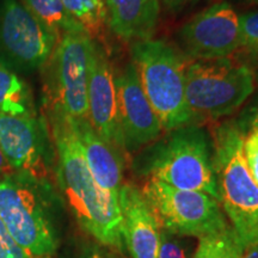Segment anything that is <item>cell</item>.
<instances>
[{"label":"cell","mask_w":258,"mask_h":258,"mask_svg":"<svg viewBox=\"0 0 258 258\" xmlns=\"http://www.w3.org/2000/svg\"><path fill=\"white\" fill-rule=\"evenodd\" d=\"M15 172V169L6 159L4 152L0 148V177H10Z\"/></svg>","instance_id":"cell-28"},{"label":"cell","mask_w":258,"mask_h":258,"mask_svg":"<svg viewBox=\"0 0 258 258\" xmlns=\"http://www.w3.org/2000/svg\"><path fill=\"white\" fill-rule=\"evenodd\" d=\"M241 258H258V244L245 250Z\"/></svg>","instance_id":"cell-29"},{"label":"cell","mask_w":258,"mask_h":258,"mask_svg":"<svg viewBox=\"0 0 258 258\" xmlns=\"http://www.w3.org/2000/svg\"><path fill=\"white\" fill-rule=\"evenodd\" d=\"M0 111L6 114L35 112L31 93L23 80L0 62Z\"/></svg>","instance_id":"cell-19"},{"label":"cell","mask_w":258,"mask_h":258,"mask_svg":"<svg viewBox=\"0 0 258 258\" xmlns=\"http://www.w3.org/2000/svg\"><path fill=\"white\" fill-rule=\"evenodd\" d=\"M235 59H238L241 62L249 66V69L252 71L256 86L258 85V50L257 51H243L238 50L233 55Z\"/></svg>","instance_id":"cell-26"},{"label":"cell","mask_w":258,"mask_h":258,"mask_svg":"<svg viewBox=\"0 0 258 258\" xmlns=\"http://www.w3.org/2000/svg\"><path fill=\"white\" fill-rule=\"evenodd\" d=\"M132 170L138 177L157 179L178 189L198 190L219 201L214 167V140L199 123L165 131L134 154Z\"/></svg>","instance_id":"cell-2"},{"label":"cell","mask_w":258,"mask_h":258,"mask_svg":"<svg viewBox=\"0 0 258 258\" xmlns=\"http://www.w3.org/2000/svg\"><path fill=\"white\" fill-rule=\"evenodd\" d=\"M57 156L59 184L79 225L96 240L122 250L123 228L118 195L103 190L92 176L72 120L60 112L47 111Z\"/></svg>","instance_id":"cell-1"},{"label":"cell","mask_w":258,"mask_h":258,"mask_svg":"<svg viewBox=\"0 0 258 258\" xmlns=\"http://www.w3.org/2000/svg\"><path fill=\"white\" fill-rule=\"evenodd\" d=\"M0 258H35L16 243L0 218Z\"/></svg>","instance_id":"cell-25"},{"label":"cell","mask_w":258,"mask_h":258,"mask_svg":"<svg viewBox=\"0 0 258 258\" xmlns=\"http://www.w3.org/2000/svg\"><path fill=\"white\" fill-rule=\"evenodd\" d=\"M244 251L243 244L230 225L218 233L200 238L191 258H241Z\"/></svg>","instance_id":"cell-20"},{"label":"cell","mask_w":258,"mask_h":258,"mask_svg":"<svg viewBox=\"0 0 258 258\" xmlns=\"http://www.w3.org/2000/svg\"><path fill=\"white\" fill-rule=\"evenodd\" d=\"M254 91L252 71L234 56L189 61L186 66L185 96L194 123L234 114Z\"/></svg>","instance_id":"cell-5"},{"label":"cell","mask_w":258,"mask_h":258,"mask_svg":"<svg viewBox=\"0 0 258 258\" xmlns=\"http://www.w3.org/2000/svg\"><path fill=\"white\" fill-rule=\"evenodd\" d=\"M140 189L160 227L171 233L200 239L230 226L220 202L208 194L157 179H146Z\"/></svg>","instance_id":"cell-7"},{"label":"cell","mask_w":258,"mask_h":258,"mask_svg":"<svg viewBox=\"0 0 258 258\" xmlns=\"http://www.w3.org/2000/svg\"><path fill=\"white\" fill-rule=\"evenodd\" d=\"M177 42L190 61L233 56L240 48L239 15L231 3H215L182 25Z\"/></svg>","instance_id":"cell-9"},{"label":"cell","mask_w":258,"mask_h":258,"mask_svg":"<svg viewBox=\"0 0 258 258\" xmlns=\"http://www.w3.org/2000/svg\"><path fill=\"white\" fill-rule=\"evenodd\" d=\"M88 118L92 128L112 146L124 152L115 69L109 59L108 49L92 41L88 83Z\"/></svg>","instance_id":"cell-12"},{"label":"cell","mask_w":258,"mask_h":258,"mask_svg":"<svg viewBox=\"0 0 258 258\" xmlns=\"http://www.w3.org/2000/svg\"><path fill=\"white\" fill-rule=\"evenodd\" d=\"M115 82L124 152L135 154L156 141L165 131L141 88L132 61L115 70Z\"/></svg>","instance_id":"cell-11"},{"label":"cell","mask_w":258,"mask_h":258,"mask_svg":"<svg viewBox=\"0 0 258 258\" xmlns=\"http://www.w3.org/2000/svg\"><path fill=\"white\" fill-rule=\"evenodd\" d=\"M219 202L244 249L258 244V185L244 159V134L234 120L213 132Z\"/></svg>","instance_id":"cell-3"},{"label":"cell","mask_w":258,"mask_h":258,"mask_svg":"<svg viewBox=\"0 0 258 258\" xmlns=\"http://www.w3.org/2000/svg\"><path fill=\"white\" fill-rule=\"evenodd\" d=\"M131 61L164 131L194 123L185 96L189 59L163 40L131 43Z\"/></svg>","instance_id":"cell-4"},{"label":"cell","mask_w":258,"mask_h":258,"mask_svg":"<svg viewBox=\"0 0 258 258\" xmlns=\"http://www.w3.org/2000/svg\"><path fill=\"white\" fill-rule=\"evenodd\" d=\"M183 238L161 228L158 258H190L189 249Z\"/></svg>","instance_id":"cell-22"},{"label":"cell","mask_w":258,"mask_h":258,"mask_svg":"<svg viewBox=\"0 0 258 258\" xmlns=\"http://www.w3.org/2000/svg\"><path fill=\"white\" fill-rule=\"evenodd\" d=\"M80 258H95L93 256H90V254H85V256H82Z\"/></svg>","instance_id":"cell-31"},{"label":"cell","mask_w":258,"mask_h":258,"mask_svg":"<svg viewBox=\"0 0 258 258\" xmlns=\"http://www.w3.org/2000/svg\"><path fill=\"white\" fill-rule=\"evenodd\" d=\"M43 128L35 112L6 114L0 111V148L15 171L35 182L48 175Z\"/></svg>","instance_id":"cell-13"},{"label":"cell","mask_w":258,"mask_h":258,"mask_svg":"<svg viewBox=\"0 0 258 258\" xmlns=\"http://www.w3.org/2000/svg\"><path fill=\"white\" fill-rule=\"evenodd\" d=\"M108 29L124 43L153 38L160 0H105Z\"/></svg>","instance_id":"cell-16"},{"label":"cell","mask_w":258,"mask_h":258,"mask_svg":"<svg viewBox=\"0 0 258 258\" xmlns=\"http://www.w3.org/2000/svg\"><path fill=\"white\" fill-rule=\"evenodd\" d=\"M92 38L86 32H67L43 66L47 111L74 121L88 118V83Z\"/></svg>","instance_id":"cell-6"},{"label":"cell","mask_w":258,"mask_h":258,"mask_svg":"<svg viewBox=\"0 0 258 258\" xmlns=\"http://www.w3.org/2000/svg\"><path fill=\"white\" fill-rule=\"evenodd\" d=\"M234 121L244 135L250 132H258V90L243 105Z\"/></svg>","instance_id":"cell-23"},{"label":"cell","mask_w":258,"mask_h":258,"mask_svg":"<svg viewBox=\"0 0 258 258\" xmlns=\"http://www.w3.org/2000/svg\"><path fill=\"white\" fill-rule=\"evenodd\" d=\"M70 15L76 19L93 41L105 47L106 3L105 0H61Z\"/></svg>","instance_id":"cell-18"},{"label":"cell","mask_w":258,"mask_h":258,"mask_svg":"<svg viewBox=\"0 0 258 258\" xmlns=\"http://www.w3.org/2000/svg\"><path fill=\"white\" fill-rule=\"evenodd\" d=\"M123 244L132 258H158L160 225L141 189L123 183L118 191Z\"/></svg>","instance_id":"cell-14"},{"label":"cell","mask_w":258,"mask_h":258,"mask_svg":"<svg viewBox=\"0 0 258 258\" xmlns=\"http://www.w3.org/2000/svg\"><path fill=\"white\" fill-rule=\"evenodd\" d=\"M227 3H237V4H244V5H258V0H225Z\"/></svg>","instance_id":"cell-30"},{"label":"cell","mask_w":258,"mask_h":258,"mask_svg":"<svg viewBox=\"0 0 258 258\" xmlns=\"http://www.w3.org/2000/svg\"><path fill=\"white\" fill-rule=\"evenodd\" d=\"M72 123L82 146L84 158L96 182L105 191L118 195V191L124 183L125 154L97 133L89 118L79 121L72 120Z\"/></svg>","instance_id":"cell-15"},{"label":"cell","mask_w":258,"mask_h":258,"mask_svg":"<svg viewBox=\"0 0 258 258\" xmlns=\"http://www.w3.org/2000/svg\"><path fill=\"white\" fill-rule=\"evenodd\" d=\"M0 218L19 246L35 258H50L57 238L46 206L34 190L0 180Z\"/></svg>","instance_id":"cell-8"},{"label":"cell","mask_w":258,"mask_h":258,"mask_svg":"<svg viewBox=\"0 0 258 258\" xmlns=\"http://www.w3.org/2000/svg\"><path fill=\"white\" fill-rule=\"evenodd\" d=\"M201 0H160V4L164 6L169 14L177 15L183 12L190 6L198 4Z\"/></svg>","instance_id":"cell-27"},{"label":"cell","mask_w":258,"mask_h":258,"mask_svg":"<svg viewBox=\"0 0 258 258\" xmlns=\"http://www.w3.org/2000/svg\"><path fill=\"white\" fill-rule=\"evenodd\" d=\"M57 38L67 32L85 30L67 11L61 0H19Z\"/></svg>","instance_id":"cell-17"},{"label":"cell","mask_w":258,"mask_h":258,"mask_svg":"<svg viewBox=\"0 0 258 258\" xmlns=\"http://www.w3.org/2000/svg\"><path fill=\"white\" fill-rule=\"evenodd\" d=\"M240 48L243 51L258 50V10L239 15Z\"/></svg>","instance_id":"cell-21"},{"label":"cell","mask_w":258,"mask_h":258,"mask_svg":"<svg viewBox=\"0 0 258 258\" xmlns=\"http://www.w3.org/2000/svg\"><path fill=\"white\" fill-rule=\"evenodd\" d=\"M243 153L247 170L258 185V132H250L244 135Z\"/></svg>","instance_id":"cell-24"},{"label":"cell","mask_w":258,"mask_h":258,"mask_svg":"<svg viewBox=\"0 0 258 258\" xmlns=\"http://www.w3.org/2000/svg\"><path fill=\"white\" fill-rule=\"evenodd\" d=\"M57 38L19 0H4L0 8V48L24 70L43 69Z\"/></svg>","instance_id":"cell-10"}]
</instances>
